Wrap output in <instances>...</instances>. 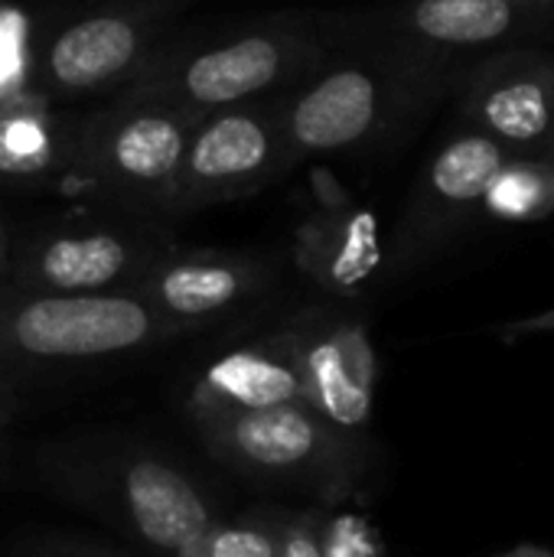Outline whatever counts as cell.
<instances>
[{
  "instance_id": "obj_1",
  "label": "cell",
  "mask_w": 554,
  "mask_h": 557,
  "mask_svg": "<svg viewBox=\"0 0 554 557\" xmlns=\"http://www.w3.org/2000/svg\"><path fill=\"white\" fill-rule=\"evenodd\" d=\"M447 85L441 52L415 46L379 23L333 16L320 62L274 95L287 170L310 157L379 147L405 131Z\"/></svg>"
},
{
  "instance_id": "obj_2",
  "label": "cell",
  "mask_w": 554,
  "mask_h": 557,
  "mask_svg": "<svg viewBox=\"0 0 554 557\" xmlns=\"http://www.w3.org/2000/svg\"><path fill=\"white\" fill-rule=\"evenodd\" d=\"M36 480L157 557H170L206 535L219 519L206 483L160 450L127 437L88 434L46 441L33 454Z\"/></svg>"
},
{
  "instance_id": "obj_3",
  "label": "cell",
  "mask_w": 554,
  "mask_h": 557,
  "mask_svg": "<svg viewBox=\"0 0 554 557\" xmlns=\"http://www.w3.org/2000/svg\"><path fill=\"white\" fill-rule=\"evenodd\" d=\"M330 36L333 16L284 10L209 36L167 42L114 98L157 101L193 121L219 108L268 101L320 62Z\"/></svg>"
},
{
  "instance_id": "obj_4",
  "label": "cell",
  "mask_w": 554,
  "mask_h": 557,
  "mask_svg": "<svg viewBox=\"0 0 554 557\" xmlns=\"http://www.w3.org/2000/svg\"><path fill=\"white\" fill-rule=\"evenodd\" d=\"M180 339L137 294H23L0 287V375L85 366Z\"/></svg>"
},
{
  "instance_id": "obj_5",
  "label": "cell",
  "mask_w": 554,
  "mask_h": 557,
  "mask_svg": "<svg viewBox=\"0 0 554 557\" xmlns=\"http://www.w3.org/2000/svg\"><path fill=\"white\" fill-rule=\"evenodd\" d=\"M209 457L248 480L313 493L320 506L346 503L369 467L362 437H353L307 405H278L196 428Z\"/></svg>"
},
{
  "instance_id": "obj_6",
  "label": "cell",
  "mask_w": 554,
  "mask_h": 557,
  "mask_svg": "<svg viewBox=\"0 0 554 557\" xmlns=\"http://www.w3.org/2000/svg\"><path fill=\"white\" fill-rule=\"evenodd\" d=\"M170 232L127 215H69L20 225L3 287L23 294H131L144 271L170 251Z\"/></svg>"
},
{
  "instance_id": "obj_7",
  "label": "cell",
  "mask_w": 554,
  "mask_h": 557,
  "mask_svg": "<svg viewBox=\"0 0 554 557\" xmlns=\"http://www.w3.org/2000/svg\"><path fill=\"white\" fill-rule=\"evenodd\" d=\"M193 124L167 104L134 98H111V104L82 111V196L127 215H170Z\"/></svg>"
},
{
  "instance_id": "obj_8",
  "label": "cell",
  "mask_w": 554,
  "mask_h": 557,
  "mask_svg": "<svg viewBox=\"0 0 554 557\" xmlns=\"http://www.w3.org/2000/svg\"><path fill=\"white\" fill-rule=\"evenodd\" d=\"M193 0H104L62 23L36 55L33 82L62 101L124 91L170 42Z\"/></svg>"
},
{
  "instance_id": "obj_9",
  "label": "cell",
  "mask_w": 554,
  "mask_h": 557,
  "mask_svg": "<svg viewBox=\"0 0 554 557\" xmlns=\"http://www.w3.org/2000/svg\"><path fill=\"white\" fill-rule=\"evenodd\" d=\"M284 173L287 160L271 98L209 111L189 131L170 215H189L255 196Z\"/></svg>"
},
{
  "instance_id": "obj_10",
  "label": "cell",
  "mask_w": 554,
  "mask_h": 557,
  "mask_svg": "<svg viewBox=\"0 0 554 557\" xmlns=\"http://www.w3.org/2000/svg\"><path fill=\"white\" fill-rule=\"evenodd\" d=\"M281 330L300 372V405L327 424L362 437L379 388V359L366 323L336 304H317L294 313Z\"/></svg>"
},
{
  "instance_id": "obj_11",
  "label": "cell",
  "mask_w": 554,
  "mask_h": 557,
  "mask_svg": "<svg viewBox=\"0 0 554 557\" xmlns=\"http://www.w3.org/2000/svg\"><path fill=\"white\" fill-rule=\"evenodd\" d=\"M274 281L278 264L268 255L173 245L144 271L131 294H137L176 336H189L251 307Z\"/></svg>"
},
{
  "instance_id": "obj_12",
  "label": "cell",
  "mask_w": 554,
  "mask_h": 557,
  "mask_svg": "<svg viewBox=\"0 0 554 557\" xmlns=\"http://www.w3.org/2000/svg\"><path fill=\"white\" fill-rule=\"evenodd\" d=\"M506 157V147L477 127L460 131L438 147V153L424 163L395 228L389 261L398 274L428 261L467 225L477 209H483L487 186Z\"/></svg>"
},
{
  "instance_id": "obj_13",
  "label": "cell",
  "mask_w": 554,
  "mask_h": 557,
  "mask_svg": "<svg viewBox=\"0 0 554 557\" xmlns=\"http://www.w3.org/2000/svg\"><path fill=\"white\" fill-rule=\"evenodd\" d=\"M460 111L509 157H545L554 131V55L516 49L487 59L470 72Z\"/></svg>"
},
{
  "instance_id": "obj_14",
  "label": "cell",
  "mask_w": 554,
  "mask_h": 557,
  "mask_svg": "<svg viewBox=\"0 0 554 557\" xmlns=\"http://www.w3.org/2000/svg\"><path fill=\"white\" fill-rule=\"evenodd\" d=\"M278 405H300V372L281 326L209 359L193 379L183 408L199 428Z\"/></svg>"
},
{
  "instance_id": "obj_15",
  "label": "cell",
  "mask_w": 554,
  "mask_h": 557,
  "mask_svg": "<svg viewBox=\"0 0 554 557\" xmlns=\"http://www.w3.org/2000/svg\"><path fill=\"white\" fill-rule=\"evenodd\" d=\"M294 264L333 300L362 297L385 264L376 215L353 202L313 209L297 228Z\"/></svg>"
},
{
  "instance_id": "obj_16",
  "label": "cell",
  "mask_w": 554,
  "mask_h": 557,
  "mask_svg": "<svg viewBox=\"0 0 554 557\" xmlns=\"http://www.w3.org/2000/svg\"><path fill=\"white\" fill-rule=\"evenodd\" d=\"M82 111H0V193H82Z\"/></svg>"
},
{
  "instance_id": "obj_17",
  "label": "cell",
  "mask_w": 554,
  "mask_h": 557,
  "mask_svg": "<svg viewBox=\"0 0 554 557\" xmlns=\"http://www.w3.org/2000/svg\"><path fill=\"white\" fill-rule=\"evenodd\" d=\"M389 33L431 52L480 49L522 29L519 0H408L382 16Z\"/></svg>"
},
{
  "instance_id": "obj_18",
  "label": "cell",
  "mask_w": 554,
  "mask_h": 557,
  "mask_svg": "<svg viewBox=\"0 0 554 557\" xmlns=\"http://www.w3.org/2000/svg\"><path fill=\"white\" fill-rule=\"evenodd\" d=\"M483 212L500 222H542L554 215L552 157H506L487 186Z\"/></svg>"
},
{
  "instance_id": "obj_19",
  "label": "cell",
  "mask_w": 554,
  "mask_h": 557,
  "mask_svg": "<svg viewBox=\"0 0 554 557\" xmlns=\"http://www.w3.org/2000/svg\"><path fill=\"white\" fill-rule=\"evenodd\" d=\"M287 516L291 509L258 506L235 519H216L202 535L206 557H278Z\"/></svg>"
},
{
  "instance_id": "obj_20",
  "label": "cell",
  "mask_w": 554,
  "mask_h": 557,
  "mask_svg": "<svg viewBox=\"0 0 554 557\" xmlns=\"http://www.w3.org/2000/svg\"><path fill=\"white\" fill-rule=\"evenodd\" d=\"M320 548L323 557H389L382 532L369 516L340 506H320Z\"/></svg>"
},
{
  "instance_id": "obj_21",
  "label": "cell",
  "mask_w": 554,
  "mask_h": 557,
  "mask_svg": "<svg viewBox=\"0 0 554 557\" xmlns=\"http://www.w3.org/2000/svg\"><path fill=\"white\" fill-rule=\"evenodd\" d=\"M7 557H134L118 552V548H108L101 542H88V539H78V535H69V532H29V535H20L10 548Z\"/></svg>"
},
{
  "instance_id": "obj_22",
  "label": "cell",
  "mask_w": 554,
  "mask_h": 557,
  "mask_svg": "<svg viewBox=\"0 0 554 557\" xmlns=\"http://www.w3.org/2000/svg\"><path fill=\"white\" fill-rule=\"evenodd\" d=\"M278 557H323L320 548V506L291 512L281 532Z\"/></svg>"
},
{
  "instance_id": "obj_23",
  "label": "cell",
  "mask_w": 554,
  "mask_h": 557,
  "mask_svg": "<svg viewBox=\"0 0 554 557\" xmlns=\"http://www.w3.org/2000/svg\"><path fill=\"white\" fill-rule=\"evenodd\" d=\"M539 333H554V310L535 313V317H526V320H516V323H509V326L500 330L503 343H519V339L539 336Z\"/></svg>"
},
{
  "instance_id": "obj_24",
  "label": "cell",
  "mask_w": 554,
  "mask_h": 557,
  "mask_svg": "<svg viewBox=\"0 0 554 557\" xmlns=\"http://www.w3.org/2000/svg\"><path fill=\"white\" fill-rule=\"evenodd\" d=\"M20 225H23V222H16V219H10V215H0V287H3V281H7V268H10V255H13Z\"/></svg>"
},
{
  "instance_id": "obj_25",
  "label": "cell",
  "mask_w": 554,
  "mask_h": 557,
  "mask_svg": "<svg viewBox=\"0 0 554 557\" xmlns=\"http://www.w3.org/2000/svg\"><path fill=\"white\" fill-rule=\"evenodd\" d=\"M20 411V385L10 375H0V428H10Z\"/></svg>"
},
{
  "instance_id": "obj_26",
  "label": "cell",
  "mask_w": 554,
  "mask_h": 557,
  "mask_svg": "<svg viewBox=\"0 0 554 557\" xmlns=\"http://www.w3.org/2000/svg\"><path fill=\"white\" fill-rule=\"evenodd\" d=\"M500 557H554L552 548H539V545H522V548H513Z\"/></svg>"
},
{
  "instance_id": "obj_27",
  "label": "cell",
  "mask_w": 554,
  "mask_h": 557,
  "mask_svg": "<svg viewBox=\"0 0 554 557\" xmlns=\"http://www.w3.org/2000/svg\"><path fill=\"white\" fill-rule=\"evenodd\" d=\"M170 557H206V548H202V539H196V542H189V545H183L180 552H173Z\"/></svg>"
},
{
  "instance_id": "obj_28",
  "label": "cell",
  "mask_w": 554,
  "mask_h": 557,
  "mask_svg": "<svg viewBox=\"0 0 554 557\" xmlns=\"http://www.w3.org/2000/svg\"><path fill=\"white\" fill-rule=\"evenodd\" d=\"M545 157H554V131H552V140H549V147H545Z\"/></svg>"
},
{
  "instance_id": "obj_29",
  "label": "cell",
  "mask_w": 554,
  "mask_h": 557,
  "mask_svg": "<svg viewBox=\"0 0 554 557\" xmlns=\"http://www.w3.org/2000/svg\"><path fill=\"white\" fill-rule=\"evenodd\" d=\"M7 431H10V428H0V450H3V441H7Z\"/></svg>"
},
{
  "instance_id": "obj_30",
  "label": "cell",
  "mask_w": 554,
  "mask_h": 557,
  "mask_svg": "<svg viewBox=\"0 0 554 557\" xmlns=\"http://www.w3.org/2000/svg\"><path fill=\"white\" fill-rule=\"evenodd\" d=\"M552 160H554V157H552Z\"/></svg>"
}]
</instances>
